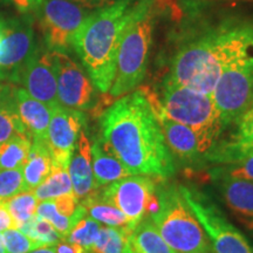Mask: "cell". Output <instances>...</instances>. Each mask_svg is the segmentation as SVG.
<instances>
[{"instance_id": "cell-10", "label": "cell", "mask_w": 253, "mask_h": 253, "mask_svg": "<svg viewBox=\"0 0 253 253\" xmlns=\"http://www.w3.org/2000/svg\"><path fill=\"white\" fill-rule=\"evenodd\" d=\"M160 181L158 177L131 175L103 186L97 196L125 214L128 229L131 231L147 218Z\"/></svg>"}, {"instance_id": "cell-25", "label": "cell", "mask_w": 253, "mask_h": 253, "mask_svg": "<svg viewBox=\"0 0 253 253\" xmlns=\"http://www.w3.org/2000/svg\"><path fill=\"white\" fill-rule=\"evenodd\" d=\"M33 194L39 202L74 194L68 168L53 163L48 177L33 190Z\"/></svg>"}, {"instance_id": "cell-32", "label": "cell", "mask_w": 253, "mask_h": 253, "mask_svg": "<svg viewBox=\"0 0 253 253\" xmlns=\"http://www.w3.org/2000/svg\"><path fill=\"white\" fill-rule=\"evenodd\" d=\"M211 177H229V178L242 179L253 183V156L239 158L224 166L217 167L211 170Z\"/></svg>"}, {"instance_id": "cell-19", "label": "cell", "mask_w": 253, "mask_h": 253, "mask_svg": "<svg viewBox=\"0 0 253 253\" xmlns=\"http://www.w3.org/2000/svg\"><path fill=\"white\" fill-rule=\"evenodd\" d=\"M236 132L229 142L212 150V160L230 163L239 158L253 156V103L236 122Z\"/></svg>"}, {"instance_id": "cell-31", "label": "cell", "mask_w": 253, "mask_h": 253, "mask_svg": "<svg viewBox=\"0 0 253 253\" xmlns=\"http://www.w3.org/2000/svg\"><path fill=\"white\" fill-rule=\"evenodd\" d=\"M101 229V224L99 221L91 219L90 217L84 216L75 224L67 238L63 240L72 243V244L79 245L84 251L89 252L96 242Z\"/></svg>"}, {"instance_id": "cell-38", "label": "cell", "mask_w": 253, "mask_h": 253, "mask_svg": "<svg viewBox=\"0 0 253 253\" xmlns=\"http://www.w3.org/2000/svg\"><path fill=\"white\" fill-rule=\"evenodd\" d=\"M11 227H14L11 214H9L4 203L0 202V233H2L6 230L11 229Z\"/></svg>"}, {"instance_id": "cell-23", "label": "cell", "mask_w": 253, "mask_h": 253, "mask_svg": "<svg viewBox=\"0 0 253 253\" xmlns=\"http://www.w3.org/2000/svg\"><path fill=\"white\" fill-rule=\"evenodd\" d=\"M15 136L31 135L18 115L12 96V87L4 84L0 93V144Z\"/></svg>"}, {"instance_id": "cell-7", "label": "cell", "mask_w": 253, "mask_h": 253, "mask_svg": "<svg viewBox=\"0 0 253 253\" xmlns=\"http://www.w3.org/2000/svg\"><path fill=\"white\" fill-rule=\"evenodd\" d=\"M212 99L225 128L250 108L253 103V48L223 73Z\"/></svg>"}, {"instance_id": "cell-5", "label": "cell", "mask_w": 253, "mask_h": 253, "mask_svg": "<svg viewBox=\"0 0 253 253\" xmlns=\"http://www.w3.org/2000/svg\"><path fill=\"white\" fill-rule=\"evenodd\" d=\"M155 0H136L134 13L125 28L120 42L114 80L109 91L110 101L134 91L147 74L153 39Z\"/></svg>"}, {"instance_id": "cell-41", "label": "cell", "mask_w": 253, "mask_h": 253, "mask_svg": "<svg viewBox=\"0 0 253 253\" xmlns=\"http://www.w3.org/2000/svg\"><path fill=\"white\" fill-rule=\"evenodd\" d=\"M2 25H4V20H0V39L2 36Z\"/></svg>"}, {"instance_id": "cell-3", "label": "cell", "mask_w": 253, "mask_h": 253, "mask_svg": "<svg viewBox=\"0 0 253 253\" xmlns=\"http://www.w3.org/2000/svg\"><path fill=\"white\" fill-rule=\"evenodd\" d=\"M136 0H116L95 9L73 41L84 68L101 93L107 94L115 74L116 56L123 32L134 13Z\"/></svg>"}, {"instance_id": "cell-11", "label": "cell", "mask_w": 253, "mask_h": 253, "mask_svg": "<svg viewBox=\"0 0 253 253\" xmlns=\"http://www.w3.org/2000/svg\"><path fill=\"white\" fill-rule=\"evenodd\" d=\"M38 47L33 25L28 19L4 21L0 39V80L18 82L21 71Z\"/></svg>"}, {"instance_id": "cell-28", "label": "cell", "mask_w": 253, "mask_h": 253, "mask_svg": "<svg viewBox=\"0 0 253 253\" xmlns=\"http://www.w3.org/2000/svg\"><path fill=\"white\" fill-rule=\"evenodd\" d=\"M129 232L130 230L126 227L101 226L90 253H132L128 240Z\"/></svg>"}, {"instance_id": "cell-16", "label": "cell", "mask_w": 253, "mask_h": 253, "mask_svg": "<svg viewBox=\"0 0 253 253\" xmlns=\"http://www.w3.org/2000/svg\"><path fill=\"white\" fill-rule=\"evenodd\" d=\"M213 181L230 212L246 230L253 232V183L229 177H218Z\"/></svg>"}, {"instance_id": "cell-33", "label": "cell", "mask_w": 253, "mask_h": 253, "mask_svg": "<svg viewBox=\"0 0 253 253\" xmlns=\"http://www.w3.org/2000/svg\"><path fill=\"white\" fill-rule=\"evenodd\" d=\"M25 191L23 168L0 170V202Z\"/></svg>"}, {"instance_id": "cell-30", "label": "cell", "mask_w": 253, "mask_h": 253, "mask_svg": "<svg viewBox=\"0 0 253 253\" xmlns=\"http://www.w3.org/2000/svg\"><path fill=\"white\" fill-rule=\"evenodd\" d=\"M19 230L23 231L25 235L30 237L32 240H34L40 248L55 246L62 240L61 236L53 227L52 224L39 216H36L28 223L24 224Z\"/></svg>"}, {"instance_id": "cell-1", "label": "cell", "mask_w": 253, "mask_h": 253, "mask_svg": "<svg viewBox=\"0 0 253 253\" xmlns=\"http://www.w3.org/2000/svg\"><path fill=\"white\" fill-rule=\"evenodd\" d=\"M100 128L101 143L130 175L167 179L175 173L173 156L143 88L114 101L101 116Z\"/></svg>"}, {"instance_id": "cell-15", "label": "cell", "mask_w": 253, "mask_h": 253, "mask_svg": "<svg viewBox=\"0 0 253 253\" xmlns=\"http://www.w3.org/2000/svg\"><path fill=\"white\" fill-rule=\"evenodd\" d=\"M148 100H149L151 107L156 114L164 138H166L168 147H169L172 155H175L182 161L192 162V161L208 154V150L205 149L203 142H202L197 132L189 126L182 125V123L175 122L167 118L162 113V110L158 108L149 97H148Z\"/></svg>"}, {"instance_id": "cell-4", "label": "cell", "mask_w": 253, "mask_h": 253, "mask_svg": "<svg viewBox=\"0 0 253 253\" xmlns=\"http://www.w3.org/2000/svg\"><path fill=\"white\" fill-rule=\"evenodd\" d=\"M147 217L176 253H213L207 233L186 203L181 185L158 182Z\"/></svg>"}, {"instance_id": "cell-6", "label": "cell", "mask_w": 253, "mask_h": 253, "mask_svg": "<svg viewBox=\"0 0 253 253\" xmlns=\"http://www.w3.org/2000/svg\"><path fill=\"white\" fill-rule=\"evenodd\" d=\"M148 97L167 118L197 132L208 153L213 150L225 129L212 96L164 80L158 95L144 88Z\"/></svg>"}, {"instance_id": "cell-2", "label": "cell", "mask_w": 253, "mask_h": 253, "mask_svg": "<svg viewBox=\"0 0 253 253\" xmlns=\"http://www.w3.org/2000/svg\"><path fill=\"white\" fill-rule=\"evenodd\" d=\"M252 48L253 20L229 21L181 47L166 80L212 96L223 73Z\"/></svg>"}, {"instance_id": "cell-17", "label": "cell", "mask_w": 253, "mask_h": 253, "mask_svg": "<svg viewBox=\"0 0 253 253\" xmlns=\"http://www.w3.org/2000/svg\"><path fill=\"white\" fill-rule=\"evenodd\" d=\"M68 172L72 181L73 192L79 201L96 192L97 186L95 184L91 168V143L84 129H82L79 136L68 166Z\"/></svg>"}, {"instance_id": "cell-29", "label": "cell", "mask_w": 253, "mask_h": 253, "mask_svg": "<svg viewBox=\"0 0 253 253\" xmlns=\"http://www.w3.org/2000/svg\"><path fill=\"white\" fill-rule=\"evenodd\" d=\"M11 214L15 229H20L24 224L37 216V209L39 201L34 196L33 191H23L13 196L7 201L2 202Z\"/></svg>"}, {"instance_id": "cell-14", "label": "cell", "mask_w": 253, "mask_h": 253, "mask_svg": "<svg viewBox=\"0 0 253 253\" xmlns=\"http://www.w3.org/2000/svg\"><path fill=\"white\" fill-rule=\"evenodd\" d=\"M18 84H21V88L32 97L46 103L50 108L60 104L53 52L38 47L19 75Z\"/></svg>"}, {"instance_id": "cell-37", "label": "cell", "mask_w": 253, "mask_h": 253, "mask_svg": "<svg viewBox=\"0 0 253 253\" xmlns=\"http://www.w3.org/2000/svg\"><path fill=\"white\" fill-rule=\"evenodd\" d=\"M73 2H77L78 5L82 6V7L91 9V11H95V9L102 8L104 6H108L113 2H115L116 0H71Z\"/></svg>"}, {"instance_id": "cell-36", "label": "cell", "mask_w": 253, "mask_h": 253, "mask_svg": "<svg viewBox=\"0 0 253 253\" xmlns=\"http://www.w3.org/2000/svg\"><path fill=\"white\" fill-rule=\"evenodd\" d=\"M20 13H30L38 11L40 8L43 0H11Z\"/></svg>"}, {"instance_id": "cell-43", "label": "cell", "mask_w": 253, "mask_h": 253, "mask_svg": "<svg viewBox=\"0 0 253 253\" xmlns=\"http://www.w3.org/2000/svg\"><path fill=\"white\" fill-rule=\"evenodd\" d=\"M2 87H4V84H2L1 82H0V93H1V90H2Z\"/></svg>"}, {"instance_id": "cell-40", "label": "cell", "mask_w": 253, "mask_h": 253, "mask_svg": "<svg viewBox=\"0 0 253 253\" xmlns=\"http://www.w3.org/2000/svg\"><path fill=\"white\" fill-rule=\"evenodd\" d=\"M0 253H6L5 252V246H4V238H2V233H0Z\"/></svg>"}, {"instance_id": "cell-35", "label": "cell", "mask_w": 253, "mask_h": 253, "mask_svg": "<svg viewBox=\"0 0 253 253\" xmlns=\"http://www.w3.org/2000/svg\"><path fill=\"white\" fill-rule=\"evenodd\" d=\"M53 202H54L58 212L66 217H72L77 211L79 204H80V201L75 197L74 194L54 198Z\"/></svg>"}, {"instance_id": "cell-9", "label": "cell", "mask_w": 253, "mask_h": 253, "mask_svg": "<svg viewBox=\"0 0 253 253\" xmlns=\"http://www.w3.org/2000/svg\"><path fill=\"white\" fill-rule=\"evenodd\" d=\"M91 12L71 0H43L38 13L46 48L50 52L67 53Z\"/></svg>"}, {"instance_id": "cell-21", "label": "cell", "mask_w": 253, "mask_h": 253, "mask_svg": "<svg viewBox=\"0 0 253 253\" xmlns=\"http://www.w3.org/2000/svg\"><path fill=\"white\" fill-rule=\"evenodd\" d=\"M52 156L45 141L33 140L28 157L23 167L25 191H33L48 177L52 170Z\"/></svg>"}, {"instance_id": "cell-8", "label": "cell", "mask_w": 253, "mask_h": 253, "mask_svg": "<svg viewBox=\"0 0 253 253\" xmlns=\"http://www.w3.org/2000/svg\"><path fill=\"white\" fill-rule=\"evenodd\" d=\"M182 194L207 233L213 253H253V246L221 211L197 190L181 185Z\"/></svg>"}, {"instance_id": "cell-24", "label": "cell", "mask_w": 253, "mask_h": 253, "mask_svg": "<svg viewBox=\"0 0 253 253\" xmlns=\"http://www.w3.org/2000/svg\"><path fill=\"white\" fill-rule=\"evenodd\" d=\"M80 204L86 210L88 217L99 221L100 224L110 227H126L128 219L125 214L114 205L107 203L97 196L96 192L80 201ZM129 230V229H128Z\"/></svg>"}, {"instance_id": "cell-13", "label": "cell", "mask_w": 253, "mask_h": 253, "mask_svg": "<svg viewBox=\"0 0 253 253\" xmlns=\"http://www.w3.org/2000/svg\"><path fill=\"white\" fill-rule=\"evenodd\" d=\"M84 126L86 115L84 112L66 108L61 104L53 107L46 138L53 163L68 168Z\"/></svg>"}, {"instance_id": "cell-34", "label": "cell", "mask_w": 253, "mask_h": 253, "mask_svg": "<svg viewBox=\"0 0 253 253\" xmlns=\"http://www.w3.org/2000/svg\"><path fill=\"white\" fill-rule=\"evenodd\" d=\"M6 253H30L40 246L21 230L11 227L2 232Z\"/></svg>"}, {"instance_id": "cell-12", "label": "cell", "mask_w": 253, "mask_h": 253, "mask_svg": "<svg viewBox=\"0 0 253 253\" xmlns=\"http://www.w3.org/2000/svg\"><path fill=\"white\" fill-rule=\"evenodd\" d=\"M53 58L59 103L80 112L93 108L96 101V87L84 68L67 53L53 52Z\"/></svg>"}, {"instance_id": "cell-18", "label": "cell", "mask_w": 253, "mask_h": 253, "mask_svg": "<svg viewBox=\"0 0 253 253\" xmlns=\"http://www.w3.org/2000/svg\"><path fill=\"white\" fill-rule=\"evenodd\" d=\"M12 96L21 122L33 140L45 141L52 118V108L32 97L24 88L12 87Z\"/></svg>"}, {"instance_id": "cell-26", "label": "cell", "mask_w": 253, "mask_h": 253, "mask_svg": "<svg viewBox=\"0 0 253 253\" xmlns=\"http://www.w3.org/2000/svg\"><path fill=\"white\" fill-rule=\"evenodd\" d=\"M37 216L49 221L53 225V227L58 231V233L61 236V238L63 240L67 238V236L69 235V232H71L73 227L75 226V224H77L81 218L87 216V213L84 207H82L81 204H79L77 211H75L72 217L62 216V214H60L58 212V210H56L53 199H48V201L39 202L37 209Z\"/></svg>"}, {"instance_id": "cell-20", "label": "cell", "mask_w": 253, "mask_h": 253, "mask_svg": "<svg viewBox=\"0 0 253 253\" xmlns=\"http://www.w3.org/2000/svg\"><path fill=\"white\" fill-rule=\"evenodd\" d=\"M91 168L97 189L131 176L126 167L101 143L100 138L91 144Z\"/></svg>"}, {"instance_id": "cell-39", "label": "cell", "mask_w": 253, "mask_h": 253, "mask_svg": "<svg viewBox=\"0 0 253 253\" xmlns=\"http://www.w3.org/2000/svg\"><path fill=\"white\" fill-rule=\"evenodd\" d=\"M30 253H55L54 246H45V248H39L33 250Z\"/></svg>"}, {"instance_id": "cell-42", "label": "cell", "mask_w": 253, "mask_h": 253, "mask_svg": "<svg viewBox=\"0 0 253 253\" xmlns=\"http://www.w3.org/2000/svg\"><path fill=\"white\" fill-rule=\"evenodd\" d=\"M11 2V0H0V5H7Z\"/></svg>"}, {"instance_id": "cell-27", "label": "cell", "mask_w": 253, "mask_h": 253, "mask_svg": "<svg viewBox=\"0 0 253 253\" xmlns=\"http://www.w3.org/2000/svg\"><path fill=\"white\" fill-rule=\"evenodd\" d=\"M31 136H15L0 144V170L23 168L30 154Z\"/></svg>"}, {"instance_id": "cell-22", "label": "cell", "mask_w": 253, "mask_h": 253, "mask_svg": "<svg viewBox=\"0 0 253 253\" xmlns=\"http://www.w3.org/2000/svg\"><path fill=\"white\" fill-rule=\"evenodd\" d=\"M128 240L132 253H176L148 217L129 232Z\"/></svg>"}]
</instances>
